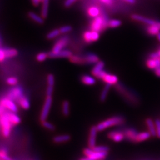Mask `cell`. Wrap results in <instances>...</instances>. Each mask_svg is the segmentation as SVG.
<instances>
[{"mask_svg":"<svg viewBox=\"0 0 160 160\" xmlns=\"http://www.w3.org/2000/svg\"><path fill=\"white\" fill-rule=\"evenodd\" d=\"M6 58L4 49H0V62L4 61Z\"/></svg>","mask_w":160,"mask_h":160,"instance_id":"43","label":"cell"},{"mask_svg":"<svg viewBox=\"0 0 160 160\" xmlns=\"http://www.w3.org/2000/svg\"><path fill=\"white\" fill-rule=\"evenodd\" d=\"M0 160H1V158H0Z\"/></svg>","mask_w":160,"mask_h":160,"instance_id":"52","label":"cell"},{"mask_svg":"<svg viewBox=\"0 0 160 160\" xmlns=\"http://www.w3.org/2000/svg\"><path fill=\"white\" fill-rule=\"evenodd\" d=\"M18 105L24 110H28L30 108V104L29 102L28 98L23 95L21 97H20L17 100Z\"/></svg>","mask_w":160,"mask_h":160,"instance_id":"22","label":"cell"},{"mask_svg":"<svg viewBox=\"0 0 160 160\" xmlns=\"http://www.w3.org/2000/svg\"><path fill=\"white\" fill-rule=\"evenodd\" d=\"M157 39H158V40L160 42V32H159V33L157 34Z\"/></svg>","mask_w":160,"mask_h":160,"instance_id":"50","label":"cell"},{"mask_svg":"<svg viewBox=\"0 0 160 160\" xmlns=\"http://www.w3.org/2000/svg\"><path fill=\"white\" fill-rule=\"evenodd\" d=\"M0 104L3 108L8 110L10 112L17 113L18 110V106H17V104L14 103V100H12L11 98H8L7 97L2 98L1 100Z\"/></svg>","mask_w":160,"mask_h":160,"instance_id":"4","label":"cell"},{"mask_svg":"<svg viewBox=\"0 0 160 160\" xmlns=\"http://www.w3.org/2000/svg\"><path fill=\"white\" fill-rule=\"evenodd\" d=\"M155 75H156L157 77H160V67L156 69L155 70Z\"/></svg>","mask_w":160,"mask_h":160,"instance_id":"47","label":"cell"},{"mask_svg":"<svg viewBox=\"0 0 160 160\" xmlns=\"http://www.w3.org/2000/svg\"><path fill=\"white\" fill-rule=\"evenodd\" d=\"M123 1H126V2L129 3V4H133L135 2V0H123Z\"/></svg>","mask_w":160,"mask_h":160,"instance_id":"49","label":"cell"},{"mask_svg":"<svg viewBox=\"0 0 160 160\" xmlns=\"http://www.w3.org/2000/svg\"><path fill=\"white\" fill-rule=\"evenodd\" d=\"M145 124L147 127L148 132L151 133L152 137H157L156 127L154 121L151 118H147L145 120Z\"/></svg>","mask_w":160,"mask_h":160,"instance_id":"16","label":"cell"},{"mask_svg":"<svg viewBox=\"0 0 160 160\" xmlns=\"http://www.w3.org/2000/svg\"><path fill=\"white\" fill-rule=\"evenodd\" d=\"M105 64L103 61H98L97 63H95V65L92 68V75L95 77H97V75L100 73L102 71L104 70Z\"/></svg>","mask_w":160,"mask_h":160,"instance_id":"20","label":"cell"},{"mask_svg":"<svg viewBox=\"0 0 160 160\" xmlns=\"http://www.w3.org/2000/svg\"><path fill=\"white\" fill-rule=\"evenodd\" d=\"M6 114L10 122L12 123V126H16L20 123L21 122V119L16 114V113L12 112H6Z\"/></svg>","mask_w":160,"mask_h":160,"instance_id":"14","label":"cell"},{"mask_svg":"<svg viewBox=\"0 0 160 160\" xmlns=\"http://www.w3.org/2000/svg\"><path fill=\"white\" fill-rule=\"evenodd\" d=\"M68 40V38L67 36H65V37L61 38V39H59L55 43V44L54 45V46L52 49V51L50 53H57L58 52L62 51L63 48L65 47L67 45Z\"/></svg>","mask_w":160,"mask_h":160,"instance_id":"6","label":"cell"},{"mask_svg":"<svg viewBox=\"0 0 160 160\" xmlns=\"http://www.w3.org/2000/svg\"><path fill=\"white\" fill-rule=\"evenodd\" d=\"M42 11L41 15L43 18H46L48 13V6L49 0H42Z\"/></svg>","mask_w":160,"mask_h":160,"instance_id":"28","label":"cell"},{"mask_svg":"<svg viewBox=\"0 0 160 160\" xmlns=\"http://www.w3.org/2000/svg\"><path fill=\"white\" fill-rule=\"evenodd\" d=\"M82 82L87 86H92L96 84V80L94 77L88 75H84L81 77Z\"/></svg>","mask_w":160,"mask_h":160,"instance_id":"24","label":"cell"},{"mask_svg":"<svg viewBox=\"0 0 160 160\" xmlns=\"http://www.w3.org/2000/svg\"><path fill=\"white\" fill-rule=\"evenodd\" d=\"M0 125L1 126L2 136L4 138L9 137L11 134L12 127L13 126L5 112L0 116Z\"/></svg>","mask_w":160,"mask_h":160,"instance_id":"2","label":"cell"},{"mask_svg":"<svg viewBox=\"0 0 160 160\" xmlns=\"http://www.w3.org/2000/svg\"><path fill=\"white\" fill-rule=\"evenodd\" d=\"M123 132L125 133V138L128 139L129 141H131L132 142L134 141L135 138L138 133L136 129H135L134 128L126 129Z\"/></svg>","mask_w":160,"mask_h":160,"instance_id":"19","label":"cell"},{"mask_svg":"<svg viewBox=\"0 0 160 160\" xmlns=\"http://www.w3.org/2000/svg\"><path fill=\"white\" fill-rule=\"evenodd\" d=\"M110 86L109 84H106V86L104 87L100 96V101L101 102H104L106 100L110 89Z\"/></svg>","mask_w":160,"mask_h":160,"instance_id":"27","label":"cell"},{"mask_svg":"<svg viewBox=\"0 0 160 160\" xmlns=\"http://www.w3.org/2000/svg\"><path fill=\"white\" fill-rule=\"evenodd\" d=\"M4 109H5V108H3V107L0 104V116L4 113Z\"/></svg>","mask_w":160,"mask_h":160,"instance_id":"48","label":"cell"},{"mask_svg":"<svg viewBox=\"0 0 160 160\" xmlns=\"http://www.w3.org/2000/svg\"><path fill=\"white\" fill-rule=\"evenodd\" d=\"M125 119L119 116H115L103 120L96 125L98 131H103L104 130L113 126H119L125 123Z\"/></svg>","mask_w":160,"mask_h":160,"instance_id":"1","label":"cell"},{"mask_svg":"<svg viewBox=\"0 0 160 160\" xmlns=\"http://www.w3.org/2000/svg\"><path fill=\"white\" fill-rule=\"evenodd\" d=\"M108 137L113 142H120L125 138V136L123 132L113 131L109 132L108 134Z\"/></svg>","mask_w":160,"mask_h":160,"instance_id":"9","label":"cell"},{"mask_svg":"<svg viewBox=\"0 0 160 160\" xmlns=\"http://www.w3.org/2000/svg\"><path fill=\"white\" fill-rule=\"evenodd\" d=\"M122 22L118 19H112L108 22V26L110 28H116L121 26Z\"/></svg>","mask_w":160,"mask_h":160,"instance_id":"31","label":"cell"},{"mask_svg":"<svg viewBox=\"0 0 160 160\" xmlns=\"http://www.w3.org/2000/svg\"><path fill=\"white\" fill-rule=\"evenodd\" d=\"M47 81H48V86L54 87L55 78H54V76L53 75L49 74L48 76Z\"/></svg>","mask_w":160,"mask_h":160,"instance_id":"40","label":"cell"},{"mask_svg":"<svg viewBox=\"0 0 160 160\" xmlns=\"http://www.w3.org/2000/svg\"><path fill=\"white\" fill-rule=\"evenodd\" d=\"M105 26V19L102 16L94 18L91 24V29L93 31L100 32Z\"/></svg>","mask_w":160,"mask_h":160,"instance_id":"5","label":"cell"},{"mask_svg":"<svg viewBox=\"0 0 160 160\" xmlns=\"http://www.w3.org/2000/svg\"><path fill=\"white\" fill-rule=\"evenodd\" d=\"M18 80L16 77H8L7 79V83L10 86H16L18 83Z\"/></svg>","mask_w":160,"mask_h":160,"instance_id":"38","label":"cell"},{"mask_svg":"<svg viewBox=\"0 0 160 160\" xmlns=\"http://www.w3.org/2000/svg\"><path fill=\"white\" fill-rule=\"evenodd\" d=\"M29 16L36 23H38V24H43L44 23L43 18L42 16L38 15L37 14L34 13L33 12H30L29 13Z\"/></svg>","mask_w":160,"mask_h":160,"instance_id":"29","label":"cell"},{"mask_svg":"<svg viewBox=\"0 0 160 160\" xmlns=\"http://www.w3.org/2000/svg\"><path fill=\"white\" fill-rule=\"evenodd\" d=\"M132 18L135 21H138L139 22L147 24L148 25H151L154 24V23H156V21H155L152 19L147 18V17H143L142 16L139 15V14H133L132 16Z\"/></svg>","mask_w":160,"mask_h":160,"instance_id":"13","label":"cell"},{"mask_svg":"<svg viewBox=\"0 0 160 160\" xmlns=\"http://www.w3.org/2000/svg\"><path fill=\"white\" fill-rule=\"evenodd\" d=\"M42 125L45 128H46V129H48L50 131H54L55 129V126L52 123H51V122H48L46 120L42 121Z\"/></svg>","mask_w":160,"mask_h":160,"instance_id":"36","label":"cell"},{"mask_svg":"<svg viewBox=\"0 0 160 160\" xmlns=\"http://www.w3.org/2000/svg\"><path fill=\"white\" fill-rule=\"evenodd\" d=\"M77 0H66L64 3V5L66 7H69L72 6L73 4H74L75 2Z\"/></svg>","mask_w":160,"mask_h":160,"instance_id":"44","label":"cell"},{"mask_svg":"<svg viewBox=\"0 0 160 160\" xmlns=\"http://www.w3.org/2000/svg\"><path fill=\"white\" fill-rule=\"evenodd\" d=\"M97 132L98 129L96 126H92L90 128L88 140V147L91 148H93L95 146H96Z\"/></svg>","mask_w":160,"mask_h":160,"instance_id":"7","label":"cell"},{"mask_svg":"<svg viewBox=\"0 0 160 160\" xmlns=\"http://www.w3.org/2000/svg\"><path fill=\"white\" fill-rule=\"evenodd\" d=\"M152 136L149 132H142L138 133L133 142H135V143L142 142L149 139Z\"/></svg>","mask_w":160,"mask_h":160,"instance_id":"15","label":"cell"},{"mask_svg":"<svg viewBox=\"0 0 160 160\" xmlns=\"http://www.w3.org/2000/svg\"><path fill=\"white\" fill-rule=\"evenodd\" d=\"M50 58H70L72 55V52L69 50H62L57 53H48Z\"/></svg>","mask_w":160,"mask_h":160,"instance_id":"21","label":"cell"},{"mask_svg":"<svg viewBox=\"0 0 160 160\" xmlns=\"http://www.w3.org/2000/svg\"><path fill=\"white\" fill-rule=\"evenodd\" d=\"M155 127H156V133H157V137L160 138V119H156L155 121Z\"/></svg>","mask_w":160,"mask_h":160,"instance_id":"41","label":"cell"},{"mask_svg":"<svg viewBox=\"0 0 160 160\" xmlns=\"http://www.w3.org/2000/svg\"><path fill=\"white\" fill-rule=\"evenodd\" d=\"M71 30H72V28L70 26H65L59 29L61 33H63V34L68 33L71 31Z\"/></svg>","mask_w":160,"mask_h":160,"instance_id":"42","label":"cell"},{"mask_svg":"<svg viewBox=\"0 0 160 160\" xmlns=\"http://www.w3.org/2000/svg\"><path fill=\"white\" fill-rule=\"evenodd\" d=\"M87 14L90 17L96 18L99 16L100 14V10L97 7L92 6L87 10Z\"/></svg>","mask_w":160,"mask_h":160,"instance_id":"26","label":"cell"},{"mask_svg":"<svg viewBox=\"0 0 160 160\" xmlns=\"http://www.w3.org/2000/svg\"><path fill=\"white\" fill-rule=\"evenodd\" d=\"M93 150L97 152H108L110 150L109 147L107 146H95L93 148Z\"/></svg>","mask_w":160,"mask_h":160,"instance_id":"35","label":"cell"},{"mask_svg":"<svg viewBox=\"0 0 160 160\" xmlns=\"http://www.w3.org/2000/svg\"><path fill=\"white\" fill-rule=\"evenodd\" d=\"M52 104V97L50 96H46V99L40 113V119L41 122L47 119L51 109Z\"/></svg>","mask_w":160,"mask_h":160,"instance_id":"3","label":"cell"},{"mask_svg":"<svg viewBox=\"0 0 160 160\" xmlns=\"http://www.w3.org/2000/svg\"><path fill=\"white\" fill-rule=\"evenodd\" d=\"M103 81L106 84H109L110 86L115 85L118 82V77L115 75L111 74L106 72L104 75L103 78L102 79Z\"/></svg>","mask_w":160,"mask_h":160,"instance_id":"12","label":"cell"},{"mask_svg":"<svg viewBox=\"0 0 160 160\" xmlns=\"http://www.w3.org/2000/svg\"><path fill=\"white\" fill-rule=\"evenodd\" d=\"M62 111L65 116H68L70 113V104L68 101H63L62 104Z\"/></svg>","mask_w":160,"mask_h":160,"instance_id":"30","label":"cell"},{"mask_svg":"<svg viewBox=\"0 0 160 160\" xmlns=\"http://www.w3.org/2000/svg\"><path fill=\"white\" fill-rule=\"evenodd\" d=\"M100 1L106 5H110L113 2V0H100Z\"/></svg>","mask_w":160,"mask_h":160,"instance_id":"45","label":"cell"},{"mask_svg":"<svg viewBox=\"0 0 160 160\" xmlns=\"http://www.w3.org/2000/svg\"></svg>","mask_w":160,"mask_h":160,"instance_id":"53","label":"cell"},{"mask_svg":"<svg viewBox=\"0 0 160 160\" xmlns=\"http://www.w3.org/2000/svg\"><path fill=\"white\" fill-rule=\"evenodd\" d=\"M108 154V152H97L94 151L92 149L91 154L88 157H86L88 160H104L106 158Z\"/></svg>","mask_w":160,"mask_h":160,"instance_id":"11","label":"cell"},{"mask_svg":"<svg viewBox=\"0 0 160 160\" xmlns=\"http://www.w3.org/2000/svg\"><path fill=\"white\" fill-rule=\"evenodd\" d=\"M85 63L88 64H95L99 61L98 57L94 53H88L84 57Z\"/></svg>","mask_w":160,"mask_h":160,"instance_id":"23","label":"cell"},{"mask_svg":"<svg viewBox=\"0 0 160 160\" xmlns=\"http://www.w3.org/2000/svg\"><path fill=\"white\" fill-rule=\"evenodd\" d=\"M150 58H159V55H158V53L157 52H153L152 53L151 55H150Z\"/></svg>","mask_w":160,"mask_h":160,"instance_id":"46","label":"cell"},{"mask_svg":"<svg viewBox=\"0 0 160 160\" xmlns=\"http://www.w3.org/2000/svg\"><path fill=\"white\" fill-rule=\"evenodd\" d=\"M7 58H10L17 56L18 52L15 49H4Z\"/></svg>","mask_w":160,"mask_h":160,"instance_id":"33","label":"cell"},{"mask_svg":"<svg viewBox=\"0 0 160 160\" xmlns=\"http://www.w3.org/2000/svg\"><path fill=\"white\" fill-rule=\"evenodd\" d=\"M49 57V54L45 52H41L37 55L36 59L39 62H43L46 60V58Z\"/></svg>","mask_w":160,"mask_h":160,"instance_id":"37","label":"cell"},{"mask_svg":"<svg viewBox=\"0 0 160 160\" xmlns=\"http://www.w3.org/2000/svg\"><path fill=\"white\" fill-rule=\"evenodd\" d=\"M158 53V55H159V58H160V49L158 50V51H157Z\"/></svg>","mask_w":160,"mask_h":160,"instance_id":"51","label":"cell"},{"mask_svg":"<svg viewBox=\"0 0 160 160\" xmlns=\"http://www.w3.org/2000/svg\"><path fill=\"white\" fill-rule=\"evenodd\" d=\"M146 65L147 67L150 69L155 70L156 69L160 67V58H150L147 61Z\"/></svg>","mask_w":160,"mask_h":160,"instance_id":"17","label":"cell"},{"mask_svg":"<svg viewBox=\"0 0 160 160\" xmlns=\"http://www.w3.org/2000/svg\"><path fill=\"white\" fill-rule=\"evenodd\" d=\"M0 158L2 160H11L5 149H0Z\"/></svg>","mask_w":160,"mask_h":160,"instance_id":"39","label":"cell"},{"mask_svg":"<svg viewBox=\"0 0 160 160\" xmlns=\"http://www.w3.org/2000/svg\"><path fill=\"white\" fill-rule=\"evenodd\" d=\"M83 38L87 43L96 42L100 38V33L96 31H87L83 34Z\"/></svg>","mask_w":160,"mask_h":160,"instance_id":"8","label":"cell"},{"mask_svg":"<svg viewBox=\"0 0 160 160\" xmlns=\"http://www.w3.org/2000/svg\"><path fill=\"white\" fill-rule=\"evenodd\" d=\"M147 32L150 35H157V34L160 32V22H156V23L154 24L149 25L147 28Z\"/></svg>","mask_w":160,"mask_h":160,"instance_id":"18","label":"cell"},{"mask_svg":"<svg viewBox=\"0 0 160 160\" xmlns=\"http://www.w3.org/2000/svg\"><path fill=\"white\" fill-rule=\"evenodd\" d=\"M69 59L73 63H80V64L85 63L84 57H80V56L72 55L71 57L69 58Z\"/></svg>","mask_w":160,"mask_h":160,"instance_id":"32","label":"cell"},{"mask_svg":"<svg viewBox=\"0 0 160 160\" xmlns=\"http://www.w3.org/2000/svg\"><path fill=\"white\" fill-rule=\"evenodd\" d=\"M23 95V90L22 88L19 87H16L13 88L8 92L7 97L11 98L13 100H17L20 97H22Z\"/></svg>","mask_w":160,"mask_h":160,"instance_id":"10","label":"cell"},{"mask_svg":"<svg viewBox=\"0 0 160 160\" xmlns=\"http://www.w3.org/2000/svg\"><path fill=\"white\" fill-rule=\"evenodd\" d=\"M60 34H61V32H60L59 29H55L48 34L47 38L48 39H53L58 37Z\"/></svg>","mask_w":160,"mask_h":160,"instance_id":"34","label":"cell"},{"mask_svg":"<svg viewBox=\"0 0 160 160\" xmlns=\"http://www.w3.org/2000/svg\"><path fill=\"white\" fill-rule=\"evenodd\" d=\"M70 139H71L70 135L65 134V135H61L55 137L53 139V141L55 143H61L67 142L69 141H70Z\"/></svg>","mask_w":160,"mask_h":160,"instance_id":"25","label":"cell"}]
</instances>
